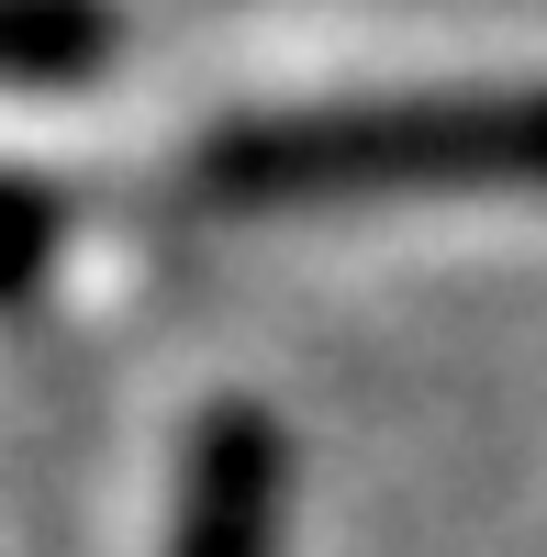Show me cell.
Masks as SVG:
<instances>
[{"mask_svg":"<svg viewBox=\"0 0 547 557\" xmlns=\"http://www.w3.org/2000/svg\"><path fill=\"white\" fill-rule=\"evenodd\" d=\"M112 34V0H0V78H89Z\"/></svg>","mask_w":547,"mask_h":557,"instance_id":"3","label":"cell"},{"mask_svg":"<svg viewBox=\"0 0 547 557\" xmlns=\"http://www.w3.org/2000/svg\"><path fill=\"white\" fill-rule=\"evenodd\" d=\"M45 235H57V201H45L34 178H0V301H12L23 278H34Z\"/></svg>","mask_w":547,"mask_h":557,"instance_id":"4","label":"cell"},{"mask_svg":"<svg viewBox=\"0 0 547 557\" xmlns=\"http://www.w3.org/2000/svg\"><path fill=\"white\" fill-rule=\"evenodd\" d=\"M212 201L347 190H547V89H414V101L246 112L202 146Z\"/></svg>","mask_w":547,"mask_h":557,"instance_id":"1","label":"cell"},{"mask_svg":"<svg viewBox=\"0 0 547 557\" xmlns=\"http://www.w3.org/2000/svg\"><path fill=\"white\" fill-rule=\"evenodd\" d=\"M291 513V446L257 401H212L179 457V535L168 557H280Z\"/></svg>","mask_w":547,"mask_h":557,"instance_id":"2","label":"cell"}]
</instances>
